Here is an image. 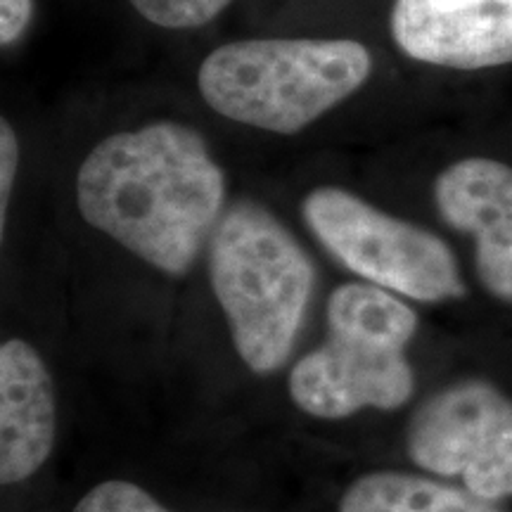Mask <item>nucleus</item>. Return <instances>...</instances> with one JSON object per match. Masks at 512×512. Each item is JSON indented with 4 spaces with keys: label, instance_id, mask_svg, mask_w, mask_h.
<instances>
[{
    "label": "nucleus",
    "instance_id": "9d476101",
    "mask_svg": "<svg viewBox=\"0 0 512 512\" xmlns=\"http://www.w3.org/2000/svg\"><path fill=\"white\" fill-rule=\"evenodd\" d=\"M337 512H503L463 486L408 472H370L358 477Z\"/></svg>",
    "mask_w": 512,
    "mask_h": 512
},
{
    "label": "nucleus",
    "instance_id": "0eeeda50",
    "mask_svg": "<svg viewBox=\"0 0 512 512\" xmlns=\"http://www.w3.org/2000/svg\"><path fill=\"white\" fill-rule=\"evenodd\" d=\"M389 29L415 62L458 72L512 64V0H394Z\"/></svg>",
    "mask_w": 512,
    "mask_h": 512
},
{
    "label": "nucleus",
    "instance_id": "f03ea898",
    "mask_svg": "<svg viewBox=\"0 0 512 512\" xmlns=\"http://www.w3.org/2000/svg\"><path fill=\"white\" fill-rule=\"evenodd\" d=\"M209 283L230 337L252 373L290 361L316 283V268L290 228L261 204L223 211L209 240Z\"/></svg>",
    "mask_w": 512,
    "mask_h": 512
},
{
    "label": "nucleus",
    "instance_id": "423d86ee",
    "mask_svg": "<svg viewBox=\"0 0 512 512\" xmlns=\"http://www.w3.org/2000/svg\"><path fill=\"white\" fill-rule=\"evenodd\" d=\"M413 465L456 479L484 501L512 498V399L486 380H458L427 396L406 425Z\"/></svg>",
    "mask_w": 512,
    "mask_h": 512
},
{
    "label": "nucleus",
    "instance_id": "f8f14e48",
    "mask_svg": "<svg viewBox=\"0 0 512 512\" xmlns=\"http://www.w3.org/2000/svg\"><path fill=\"white\" fill-rule=\"evenodd\" d=\"M72 512H171L162 503L155 501L140 486L124 482V479H110L93 486L86 496L76 503Z\"/></svg>",
    "mask_w": 512,
    "mask_h": 512
},
{
    "label": "nucleus",
    "instance_id": "9b49d317",
    "mask_svg": "<svg viewBox=\"0 0 512 512\" xmlns=\"http://www.w3.org/2000/svg\"><path fill=\"white\" fill-rule=\"evenodd\" d=\"M145 22L181 31L214 22L233 0H128Z\"/></svg>",
    "mask_w": 512,
    "mask_h": 512
},
{
    "label": "nucleus",
    "instance_id": "7ed1b4c3",
    "mask_svg": "<svg viewBox=\"0 0 512 512\" xmlns=\"http://www.w3.org/2000/svg\"><path fill=\"white\" fill-rule=\"evenodd\" d=\"M370 74L373 55L354 38H245L204 57L197 88L223 119L294 136L351 98Z\"/></svg>",
    "mask_w": 512,
    "mask_h": 512
},
{
    "label": "nucleus",
    "instance_id": "ddd939ff",
    "mask_svg": "<svg viewBox=\"0 0 512 512\" xmlns=\"http://www.w3.org/2000/svg\"><path fill=\"white\" fill-rule=\"evenodd\" d=\"M19 169V140L8 119H0V233L8 226L10 195Z\"/></svg>",
    "mask_w": 512,
    "mask_h": 512
},
{
    "label": "nucleus",
    "instance_id": "1a4fd4ad",
    "mask_svg": "<svg viewBox=\"0 0 512 512\" xmlns=\"http://www.w3.org/2000/svg\"><path fill=\"white\" fill-rule=\"evenodd\" d=\"M57 401L43 356L24 339L0 347V482H27L55 446Z\"/></svg>",
    "mask_w": 512,
    "mask_h": 512
},
{
    "label": "nucleus",
    "instance_id": "4468645a",
    "mask_svg": "<svg viewBox=\"0 0 512 512\" xmlns=\"http://www.w3.org/2000/svg\"><path fill=\"white\" fill-rule=\"evenodd\" d=\"M34 0H0V43L3 48L17 43L29 29Z\"/></svg>",
    "mask_w": 512,
    "mask_h": 512
},
{
    "label": "nucleus",
    "instance_id": "39448f33",
    "mask_svg": "<svg viewBox=\"0 0 512 512\" xmlns=\"http://www.w3.org/2000/svg\"><path fill=\"white\" fill-rule=\"evenodd\" d=\"M302 216L332 259L370 285L422 304L467 294L458 256L446 240L354 192L337 185L313 188L302 200Z\"/></svg>",
    "mask_w": 512,
    "mask_h": 512
},
{
    "label": "nucleus",
    "instance_id": "6e6552de",
    "mask_svg": "<svg viewBox=\"0 0 512 512\" xmlns=\"http://www.w3.org/2000/svg\"><path fill=\"white\" fill-rule=\"evenodd\" d=\"M432 195L444 223L475 240L479 285L512 304V166L465 157L441 171Z\"/></svg>",
    "mask_w": 512,
    "mask_h": 512
},
{
    "label": "nucleus",
    "instance_id": "20e7f679",
    "mask_svg": "<svg viewBox=\"0 0 512 512\" xmlns=\"http://www.w3.org/2000/svg\"><path fill=\"white\" fill-rule=\"evenodd\" d=\"M328 335L290 373V396L318 420H344L363 408L396 411L415 394L408 361L420 318L399 294L344 283L325 309Z\"/></svg>",
    "mask_w": 512,
    "mask_h": 512
},
{
    "label": "nucleus",
    "instance_id": "f257e3e1",
    "mask_svg": "<svg viewBox=\"0 0 512 512\" xmlns=\"http://www.w3.org/2000/svg\"><path fill=\"white\" fill-rule=\"evenodd\" d=\"M88 226L181 278L226 211V176L197 128L159 119L100 140L76 174Z\"/></svg>",
    "mask_w": 512,
    "mask_h": 512
}]
</instances>
